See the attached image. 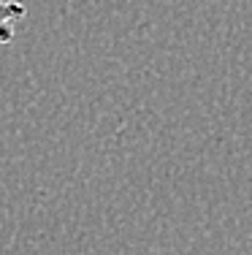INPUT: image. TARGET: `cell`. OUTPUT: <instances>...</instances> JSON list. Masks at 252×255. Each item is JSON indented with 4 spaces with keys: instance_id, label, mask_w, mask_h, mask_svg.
<instances>
[{
    "instance_id": "cell-1",
    "label": "cell",
    "mask_w": 252,
    "mask_h": 255,
    "mask_svg": "<svg viewBox=\"0 0 252 255\" xmlns=\"http://www.w3.org/2000/svg\"><path fill=\"white\" fill-rule=\"evenodd\" d=\"M27 16V5L19 0H0V44H11L16 33V22Z\"/></svg>"
}]
</instances>
